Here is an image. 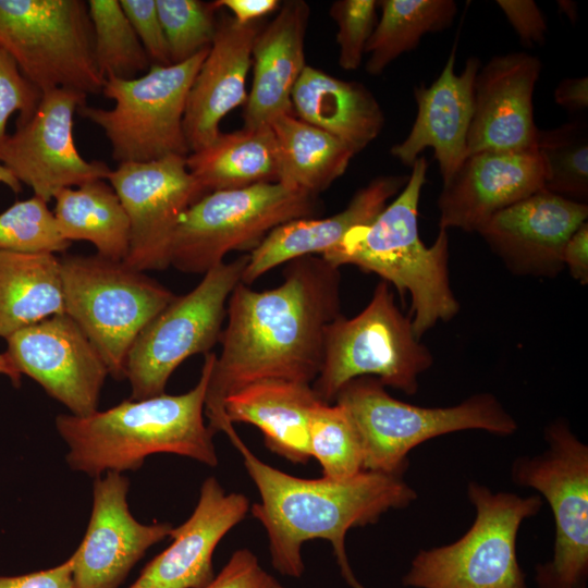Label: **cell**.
Wrapping results in <instances>:
<instances>
[{
	"label": "cell",
	"mask_w": 588,
	"mask_h": 588,
	"mask_svg": "<svg viewBox=\"0 0 588 588\" xmlns=\"http://www.w3.org/2000/svg\"><path fill=\"white\" fill-rule=\"evenodd\" d=\"M340 283L339 268L309 255L289 261L283 282L274 289L255 291L242 282L235 286L205 397L213 434L235 433L224 401L238 389L264 379L315 381L326 327L341 315Z\"/></svg>",
	"instance_id": "6da1fadb"
},
{
	"label": "cell",
	"mask_w": 588,
	"mask_h": 588,
	"mask_svg": "<svg viewBox=\"0 0 588 588\" xmlns=\"http://www.w3.org/2000/svg\"><path fill=\"white\" fill-rule=\"evenodd\" d=\"M230 440L259 491L261 500L250 510L267 531L273 568L289 577H301L305 571L303 543L324 539L333 548L345 583L365 588L351 568L345 536L351 528L373 524L388 511L406 507L416 500L403 473L362 470L342 480L299 478L264 463L237 433Z\"/></svg>",
	"instance_id": "7a4b0ae2"
},
{
	"label": "cell",
	"mask_w": 588,
	"mask_h": 588,
	"mask_svg": "<svg viewBox=\"0 0 588 588\" xmlns=\"http://www.w3.org/2000/svg\"><path fill=\"white\" fill-rule=\"evenodd\" d=\"M216 354H205L197 384L180 395L124 400L87 416L60 414L56 428L69 446L71 469L91 477L139 469L148 455L172 453L218 464L213 433L204 421L205 397Z\"/></svg>",
	"instance_id": "3957f363"
},
{
	"label": "cell",
	"mask_w": 588,
	"mask_h": 588,
	"mask_svg": "<svg viewBox=\"0 0 588 588\" xmlns=\"http://www.w3.org/2000/svg\"><path fill=\"white\" fill-rule=\"evenodd\" d=\"M395 199L366 225L352 229L321 257L340 268L353 265L376 273L404 298L411 295L412 324L417 338L458 313L449 279V236L440 229L427 246L418 229V206L428 162L419 157Z\"/></svg>",
	"instance_id": "277c9868"
},
{
	"label": "cell",
	"mask_w": 588,
	"mask_h": 588,
	"mask_svg": "<svg viewBox=\"0 0 588 588\" xmlns=\"http://www.w3.org/2000/svg\"><path fill=\"white\" fill-rule=\"evenodd\" d=\"M357 432L363 470L404 473L407 454L425 441L446 433L479 429L510 436L517 422L490 393H478L457 405L422 407L391 396L376 378L347 382L336 394Z\"/></svg>",
	"instance_id": "5b68a950"
},
{
	"label": "cell",
	"mask_w": 588,
	"mask_h": 588,
	"mask_svg": "<svg viewBox=\"0 0 588 588\" xmlns=\"http://www.w3.org/2000/svg\"><path fill=\"white\" fill-rule=\"evenodd\" d=\"M432 364L411 317L399 309L390 284L381 281L358 315H340L326 327L322 364L313 389L321 402L332 404L347 382L372 377L413 395L419 376Z\"/></svg>",
	"instance_id": "8992f818"
},
{
	"label": "cell",
	"mask_w": 588,
	"mask_h": 588,
	"mask_svg": "<svg viewBox=\"0 0 588 588\" xmlns=\"http://www.w3.org/2000/svg\"><path fill=\"white\" fill-rule=\"evenodd\" d=\"M64 313L100 353L109 375L125 379L139 332L176 296L124 261L95 255L60 258Z\"/></svg>",
	"instance_id": "52a82bcc"
},
{
	"label": "cell",
	"mask_w": 588,
	"mask_h": 588,
	"mask_svg": "<svg viewBox=\"0 0 588 588\" xmlns=\"http://www.w3.org/2000/svg\"><path fill=\"white\" fill-rule=\"evenodd\" d=\"M468 498L476 510L470 528L458 540L420 550L403 577L413 588H527L516 554L522 523L542 506L538 495L492 492L471 481Z\"/></svg>",
	"instance_id": "ba28073f"
},
{
	"label": "cell",
	"mask_w": 588,
	"mask_h": 588,
	"mask_svg": "<svg viewBox=\"0 0 588 588\" xmlns=\"http://www.w3.org/2000/svg\"><path fill=\"white\" fill-rule=\"evenodd\" d=\"M209 48L182 63L151 64L142 76L108 77L102 93L114 106L84 105L77 109L81 117L103 131L118 164L191 154L183 118L188 91Z\"/></svg>",
	"instance_id": "9c48e42d"
},
{
	"label": "cell",
	"mask_w": 588,
	"mask_h": 588,
	"mask_svg": "<svg viewBox=\"0 0 588 588\" xmlns=\"http://www.w3.org/2000/svg\"><path fill=\"white\" fill-rule=\"evenodd\" d=\"M0 49L42 94L102 93L87 1L0 0Z\"/></svg>",
	"instance_id": "30bf717a"
},
{
	"label": "cell",
	"mask_w": 588,
	"mask_h": 588,
	"mask_svg": "<svg viewBox=\"0 0 588 588\" xmlns=\"http://www.w3.org/2000/svg\"><path fill=\"white\" fill-rule=\"evenodd\" d=\"M315 196L280 182L216 191L195 201L174 233L170 266L206 273L233 250H254L277 226L311 218Z\"/></svg>",
	"instance_id": "8fae6325"
},
{
	"label": "cell",
	"mask_w": 588,
	"mask_h": 588,
	"mask_svg": "<svg viewBox=\"0 0 588 588\" xmlns=\"http://www.w3.org/2000/svg\"><path fill=\"white\" fill-rule=\"evenodd\" d=\"M248 256L221 262L188 293L175 296L136 336L125 362L131 400L164 393L173 371L220 341L226 304L241 282Z\"/></svg>",
	"instance_id": "7c38bea8"
},
{
	"label": "cell",
	"mask_w": 588,
	"mask_h": 588,
	"mask_svg": "<svg viewBox=\"0 0 588 588\" xmlns=\"http://www.w3.org/2000/svg\"><path fill=\"white\" fill-rule=\"evenodd\" d=\"M548 449L512 466L513 481L549 502L555 524L552 559L536 566L538 588H587L588 446L559 419L544 431Z\"/></svg>",
	"instance_id": "4fadbf2b"
},
{
	"label": "cell",
	"mask_w": 588,
	"mask_h": 588,
	"mask_svg": "<svg viewBox=\"0 0 588 588\" xmlns=\"http://www.w3.org/2000/svg\"><path fill=\"white\" fill-rule=\"evenodd\" d=\"M107 180L130 222L124 262L143 272L169 267L177 225L185 211L204 196L187 170L186 158L169 156L150 162L120 163Z\"/></svg>",
	"instance_id": "5bb4252c"
},
{
	"label": "cell",
	"mask_w": 588,
	"mask_h": 588,
	"mask_svg": "<svg viewBox=\"0 0 588 588\" xmlns=\"http://www.w3.org/2000/svg\"><path fill=\"white\" fill-rule=\"evenodd\" d=\"M86 97L65 88L44 93L32 119L0 144V164L47 201L62 188L107 180L111 170L87 161L76 148L74 114Z\"/></svg>",
	"instance_id": "9a60e30c"
},
{
	"label": "cell",
	"mask_w": 588,
	"mask_h": 588,
	"mask_svg": "<svg viewBox=\"0 0 588 588\" xmlns=\"http://www.w3.org/2000/svg\"><path fill=\"white\" fill-rule=\"evenodd\" d=\"M5 355L21 375L35 380L72 415L98 411L108 368L90 340L65 313L10 335Z\"/></svg>",
	"instance_id": "2e32d148"
},
{
	"label": "cell",
	"mask_w": 588,
	"mask_h": 588,
	"mask_svg": "<svg viewBox=\"0 0 588 588\" xmlns=\"http://www.w3.org/2000/svg\"><path fill=\"white\" fill-rule=\"evenodd\" d=\"M128 487L121 473L95 478L89 524L70 556L75 588H119L146 551L169 537L171 524L144 525L133 517Z\"/></svg>",
	"instance_id": "e0dca14e"
},
{
	"label": "cell",
	"mask_w": 588,
	"mask_h": 588,
	"mask_svg": "<svg viewBox=\"0 0 588 588\" xmlns=\"http://www.w3.org/2000/svg\"><path fill=\"white\" fill-rule=\"evenodd\" d=\"M588 218L586 203L544 188L494 213L477 233L517 275L555 277L563 249Z\"/></svg>",
	"instance_id": "ac0fdd59"
},
{
	"label": "cell",
	"mask_w": 588,
	"mask_h": 588,
	"mask_svg": "<svg viewBox=\"0 0 588 588\" xmlns=\"http://www.w3.org/2000/svg\"><path fill=\"white\" fill-rule=\"evenodd\" d=\"M541 68L536 56L525 52L494 56L480 66L474 86L467 156L536 149L539 128L532 97Z\"/></svg>",
	"instance_id": "d6986e66"
},
{
	"label": "cell",
	"mask_w": 588,
	"mask_h": 588,
	"mask_svg": "<svg viewBox=\"0 0 588 588\" xmlns=\"http://www.w3.org/2000/svg\"><path fill=\"white\" fill-rule=\"evenodd\" d=\"M537 149L469 155L443 184L437 205L439 228L478 232L498 211L543 188Z\"/></svg>",
	"instance_id": "ffe728a7"
},
{
	"label": "cell",
	"mask_w": 588,
	"mask_h": 588,
	"mask_svg": "<svg viewBox=\"0 0 588 588\" xmlns=\"http://www.w3.org/2000/svg\"><path fill=\"white\" fill-rule=\"evenodd\" d=\"M248 510L244 494L226 493L215 477L207 478L191 517L172 528V543L146 564L128 588H206L215 578L216 547Z\"/></svg>",
	"instance_id": "44dd1931"
},
{
	"label": "cell",
	"mask_w": 588,
	"mask_h": 588,
	"mask_svg": "<svg viewBox=\"0 0 588 588\" xmlns=\"http://www.w3.org/2000/svg\"><path fill=\"white\" fill-rule=\"evenodd\" d=\"M456 42L436 81L414 90L417 114L405 139L390 152L412 167L427 147L432 148L443 184L467 157V135L474 112V86L480 60L469 57L455 72Z\"/></svg>",
	"instance_id": "7402d4cb"
},
{
	"label": "cell",
	"mask_w": 588,
	"mask_h": 588,
	"mask_svg": "<svg viewBox=\"0 0 588 588\" xmlns=\"http://www.w3.org/2000/svg\"><path fill=\"white\" fill-rule=\"evenodd\" d=\"M257 23L242 25L229 15L217 22L209 51L188 91L183 128L191 152L220 134L221 120L247 100L246 77L252 64Z\"/></svg>",
	"instance_id": "603a6c76"
},
{
	"label": "cell",
	"mask_w": 588,
	"mask_h": 588,
	"mask_svg": "<svg viewBox=\"0 0 588 588\" xmlns=\"http://www.w3.org/2000/svg\"><path fill=\"white\" fill-rule=\"evenodd\" d=\"M407 180L408 175L378 176L359 188L347 206L333 216L296 219L277 226L248 255L241 282L252 284L274 267L303 256H322L352 229L369 224Z\"/></svg>",
	"instance_id": "cb8c5ba5"
},
{
	"label": "cell",
	"mask_w": 588,
	"mask_h": 588,
	"mask_svg": "<svg viewBox=\"0 0 588 588\" xmlns=\"http://www.w3.org/2000/svg\"><path fill=\"white\" fill-rule=\"evenodd\" d=\"M310 8L304 0L284 2L257 34L252 51L253 84L243 113L244 126H270L293 112L292 93L305 69V36Z\"/></svg>",
	"instance_id": "d4e9b609"
},
{
	"label": "cell",
	"mask_w": 588,
	"mask_h": 588,
	"mask_svg": "<svg viewBox=\"0 0 588 588\" xmlns=\"http://www.w3.org/2000/svg\"><path fill=\"white\" fill-rule=\"evenodd\" d=\"M321 402L310 383L283 379L252 382L229 394L224 401L228 420L257 427L266 446L294 464L310 456L311 412Z\"/></svg>",
	"instance_id": "484cf974"
},
{
	"label": "cell",
	"mask_w": 588,
	"mask_h": 588,
	"mask_svg": "<svg viewBox=\"0 0 588 588\" xmlns=\"http://www.w3.org/2000/svg\"><path fill=\"white\" fill-rule=\"evenodd\" d=\"M292 108L296 117L339 138L355 154L375 140L384 126L383 111L366 86L309 65L294 86Z\"/></svg>",
	"instance_id": "4316f807"
},
{
	"label": "cell",
	"mask_w": 588,
	"mask_h": 588,
	"mask_svg": "<svg viewBox=\"0 0 588 588\" xmlns=\"http://www.w3.org/2000/svg\"><path fill=\"white\" fill-rule=\"evenodd\" d=\"M186 167L204 195L279 182L277 143L270 126L220 133L186 157Z\"/></svg>",
	"instance_id": "83f0119b"
},
{
	"label": "cell",
	"mask_w": 588,
	"mask_h": 588,
	"mask_svg": "<svg viewBox=\"0 0 588 588\" xmlns=\"http://www.w3.org/2000/svg\"><path fill=\"white\" fill-rule=\"evenodd\" d=\"M64 314L60 258L0 250V338Z\"/></svg>",
	"instance_id": "f1b7e54d"
},
{
	"label": "cell",
	"mask_w": 588,
	"mask_h": 588,
	"mask_svg": "<svg viewBox=\"0 0 588 588\" xmlns=\"http://www.w3.org/2000/svg\"><path fill=\"white\" fill-rule=\"evenodd\" d=\"M279 182L313 196L327 189L356 155L333 135L303 121L294 112L274 119Z\"/></svg>",
	"instance_id": "f546056e"
},
{
	"label": "cell",
	"mask_w": 588,
	"mask_h": 588,
	"mask_svg": "<svg viewBox=\"0 0 588 588\" xmlns=\"http://www.w3.org/2000/svg\"><path fill=\"white\" fill-rule=\"evenodd\" d=\"M56 193L53 215L62 236L91 243L97 254L124 261L130 248V222L113 187L105 180Z\"/></svg>",
	"instance_id": "4dcf8cb0"
},
{
	"label": "cell",
	"mask_w": 588,
	"mask_h": 588,
	"mask_svg": "<svg viewBox=\"0 0 588 588\" xmlns=\"http://www.w3.org/2000/svg\"><path fill=\"white\" fill-rule=\"evenodd\" d=\"M381 17L367 42L365 69L379 75L401 54L415 49L421 37L449 28L457 13L453 0H382Z\"/></svg>",
	"instance_id": "1f68e13d"
},
{
	"label": "cell",
	"mask_w": 588,
	"mask_h": 588,
	"mask_svg": "<svg viewBox=\"0 0 588 588\" xmlns=\"http://www.w3.org/2000/svg\"><path fill=\"white\" fill-rule=\"evenodd\" d=\"M537 152L544 169L543 188L568 199L588 198V127L573 121L539 130Z\"/></svg>",
	"instance_id": "d6a6232c"
},
{
	"label": "cell",
	"mask_w": 588,
	"mask_h": 588,
	"mask_svg": "<svg viewBox=\"0 0 588 588\" xmlns=\"http://www.w3.org/2000/svg\"><path fill=\"white\" fill-rule=\"evenodd\" d=\"M94 51L105 78L130 79L148 70L151 62L137 38L120 1L89 0Z\"/></svg>",
	"instance_id": "836d02e7"
},
{
	"label": "cell",
	"mask_w": 588,
	"mask_h": 588,
	"mask_svg": "<svg viewBox=\"0 0 588 588\" xmlns=\"http://www.w3.org/2000/svg\"><path fill=\"white\" fill-rule=\"evenodd\" d=\"M309 450L329 479L351 478L363 470V453L354 425L339 404L319 402L311 412Z\"/></svg>",
	"instance_id": "e575fe53"
},
{
	"label": "cell",
	"mask_w": 588,
	"mask_h": 588,
	"mask_svg": "<svg viewBox=\"0 0 588 588\" xmlns=\"http://www.w3.org/2000/svg\"><path fill=\"white\" fill-rule=\"evenodd\" d=\"M49 201L34 195L0 213V250L19 254H53L66 250V241L49 210Z\"/></svg>",
	"instance_id": "d590c367"
},
{
	"label": "cell",
	"mask_w": 588,
	"mask_h": 588,
	"mask_svg": "<svg viewBox=\"0 0 588 588\" xmlns=\"http://www.w3.org/2000/svg\"><path fill=\"white\" fill-rule=\"evenodd\" d=\"M171 64L182 63L209 48L217 28L212 2L156 0Z\"/></svg>",
	"instance_id": "8d00e7d4"
},
{
	"label": "cell",
	"mask_w": 588,
	"mask_h": 588,
	"mask_svg": "<svg viewBox=\"0 0 588 588\" xmlns=\"http://www.w3.org/2000/svg\"><path fill=\"white\" fill-rule=\"evenodd\" d=\"M378 1L338 0L329 14L338 25L339 64L343 70L359 68L367 42L377 24Z\"/></svg>",
	"instance_id": "74e56055"
},
{
	"label": "cell",
	"mask_w": 588,
	"mask_h": 588,
	"mask_svg": "<svg viewBox=\"0 0 588 588\" xmlns=\"http://www.w3.org/2000/svg\"><path fill=\"white\" fill-rule=\"evenodd\" d=\"M42 93L20 71L13 58L0 49V144L7 138L10 117L19 112L16 127L35 114Z\"/></svg>",
	"instance_id": "f35d334b"
},
{
	"label": "cell",
	"mask_w": 588,
	"mask_h": 588,
	"mask_svg": "<svg viewBox=\"0 0 588 588\" xmlns=\"http://www.w3.org/2000/svg\"><path fill=\"white\" fill-rule=\"evenodd\" d=\"M120 4L151 64L170 65L169 48L156 0H120Z\"/></svg>",
	"instance_id": "ab89813d"
},
{
	"label": "cell",
	"mask_w": 588,
	"mask_h": 588,
	"mask_svg": "<svg viewBox=\"0 0 588 588\" xmlns=\"http://www.w3.org/2000/svg\"><path fill=\"white\" fill-rule=\"evenodd\" d=\"M206 588H285L259 564L248 549L236 550Z\"/></svg>",
	"instance_id": "60d3db41"
},
{
	"label": "cell",
	"mask_w": 588,
	"mask_h": 588,
	"mask_svg": "<svg viewBox=\"0 0 588 588\" xmlns=\"http://www.w3.org/2000/svg\"><path fill=\"white\" fill-rule=\"evenodd\" d=\"M507 21L526 46L542 45L548 30L544 16L532 0H498Z\"/></svg>",
	"instance_id": "b9f144b4"
},
{
	"label": "cell",
	"mask_w": 588,
	"mask_h": 588,
	"mask_svg": "<svg viewBox=\"0 0 588 588\" xmlns=\"http://www.w3.org/2000/svg\"><path fill=\"white\" fill-rule=\"evenodd\" d=\"M0 588H75L72 562L22 575H0Z\"/></svg>",
	"instance_id": "7bdbcfd3"
},
{
	"label": "cell",
	"mask_w": 588,
	"mask_h": 588,
	"mask_svg": "<svg viewBox=\"0 0 588 588\" xmlns=\"http://www.w3.org/2000/svg\"><path fill=\"white\" fill-rule=\"evenodd\" d=\"M563 266L580 284L588 283V223L581 224L568 238L562 255Z\"/></svg>",
	"instance_id": "ee69618b"
},
{
	"label": "cell",
	"mask_w": 588,
	"mask_h": 588,
	"mask_svg": "<svg viewBox=\"0 0 588 588\" xmlns=\"http://www.w3.org/2000/svg\"><path fill=\"white\" fill-rule=\"evenodd\" d=\"M278 0H218L212 4L216 10L226 8L232 14V19L242 24L257 23L262 16L275 11L279 8Z\"/></svg>",
	"instance_id": "f6af8a7d"
},
{
	"label": "cell",
	"mask_w": 588,
	"mask_h": 588,
	"mask_svg": "<svg viewBox=\"0 0 588 588\" xmlns=\"http://www.w3.org/2000/svg\"><path fill=\"white\" fill-rule=\"evenodd\" d=\"M554 100L569 111H580L588 107L587 76L565 78L554 90Z\"/></svg>",
	"instance_id": "bcb514c9"
},
{
	"label": "cell",
	"mask_w": 588,
	"mask_h": 588,
	"mask_svg": "<svg viewBox=\"0 0 588 588\" xmlns=\"http://www.w3.org/2000/svg\"><path fill=\"white\" fill-rule=\"evenodd\" d=\"M0 375L7 376L14 385H20L22 375L15 369L5 353L0 354Z\"/></svg>",
	"instance_id": "7dc6e473"
},
{
	"label": "cell",
	"mask_w": 588,
	"mask_h": 588,
	"mask_svg": "<svg viewBox=\"0 0 588 588\" xmlns=\"http://www.w3.org/2000/svg\"><path fill=\"white\" fill-rule=\"evenodd\" d=\"M0 183L7 185L13 192L17 193L22 189L21 183L15 176L2 164H0Z\"/></svg>",
	"instance_id": "c3c4849f"
},
{
	"label": "cell",
	"mask_w": 588,
	"mask_h": 588,
	"mask_svg": "<svg viewBox=\"0 0 588 588\" xmlns=\"http://www.w3.org/2000/svg\"><path fill=\"white\" fill-rule=\"evenodd\" d=\"M559 7L563 13L572 21L577 20V4L572 1H558Z\"/></svg>",
	"instance_id": "681fc988"
}]
</instances>
